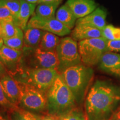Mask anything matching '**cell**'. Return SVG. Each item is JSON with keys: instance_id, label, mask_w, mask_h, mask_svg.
<instances>
[{"instance_id": "cell-1", "label": "cell", "mask_w": 120, "mask_h": 120, "mask_svg": "<svg viewBox=\"0 0 120 120\" xmlns=\"http://www.w3.org/2000/svg\"><path fill=\"white\" fill-rule=\"evenodd\" d=\"M120 100L119 90L105 81H97L86 100V114L89 120H107Z\"/></svg>"}, {"instance_id": "cell-2", "label": "cell", "mask_w": 120, "mask_h": 120, "mask_svg": "<svg viewBox=\"0 0 120 120\" xmlns=\"http://www.w3.org/2000/svg\"><path fill=\"white\" fill-rule=\"evenodd\" d=\"M46 96L47 110L50 115L59 117L74 109V96L60 73L48 90Z\"/></svg>"}, {"instance_id": "cell-3", "label": "cell", "mask_w": 120, "mask_h": 120, "mask_svg": "<svg viewBox=\"0 0 120 120\" xmlns=\"http://www.w3.org/2000/svg\"><path fill=\"white\" fill-rule=\"evenodd\" d=\"M92 69L81 64L68 67L61 72V76L74 96L76 101L82 100L92 79Z\"/></svg>"}, {"instance_id": "cell-4", "label": "cell", "mask_w": 120, "mask_h": 120, "mask_svg": "<svg viewBox=\"0 0 120 120\" xmlns=\"http://www.w3.org/2000/svg\"><path fill=\"white\" fill-rule=\"evenodd\" d=\"M107 42L102 37L79 41L78 47L81 62L88 67L98 64L103 54L108 52Z\"/></svg>"}, {"instance_id": "cell-5", "label": "cell", "mask_w": 120, "mask_h": 120, "mask_svg": "<svg viewBox=\"0 0 120 120\" xmlns=\"http://www.w3.org/2000/svg\"><path fill=\"white\" fill-rule=\"evenodd\" d=\"M17 81L19 91V105L22 109L40 111L47 107V96L45 92L26 82Z\"/></svg>"}, {"instance_id": "cell-6", "label": "cell", "mask_w": 120, "mask_h": 120, "mask_svg": "<svg viewBox=\"0 0 120 120\" xmlns=\"http://www.w3.org/2000/svg\"><path fill=\"white\" fill-rule=\"evenodd\" d=\"M22 50V57H24L28 69H58L59 61L56 51H45L38 47H23Z\"/></svg>"}, {"instance_id": "cell-7", "label": "cell", "mask_w": 120, "mask_h": 120, "mask_svg": "<svg viewBox=\"0 0 120 120\" xmlns=\"http://www.w3.org/2000/svg\"><path fill=\"white\" fill-rule=\"evenodd\" d=\"M56 51L59 61L58 72H62L68 67L81 63L78 43L71 37L61 39Z\"/></svg>"}, {"instance_id": "cell-8", "label": "cell", "mask_w": 120, "mask_h": 120, "mask_svg": "<svg viewBox=\"0 0 120 120\" xmlns=\"http://www.w3.org/2000/svg\"><path fill=\"white\" fill-rule=\"evenodd\" d=\"M59 73L56 69L27 68L25 72L26 81L24 82L45 92L51 87Z\"/></svg>"}, {"instance_id": "cell-9", "label": "cell", "mask_w": 120, "mask_h": 120, "mask_svg": "<svg viewBox=\"0 0 120 120\" xmlns=\"http://www.w3.org/2000/svg\"><path fill=\"white\" fill-rule=\"evenodd\" d=\"M27 27L38 28L58 36H64L71 33V30L64 26L56 17L44 19L38 17L35 14L31 16Z\"/></svg>"}, {"instance_id": "cell-10", "label": "cell", "mask_w": 120, "mask_h": 120, "mask_svg": "<svg viewBox=\"0 0 120 120\" xmlns=\"http://www.w3.org/2000/svg\"><path fill=\"white\" fill-rule=\"evenodd\" d=\"M22 53V50H16L4 45L0 49V60L6 69L10 70V72L12 71L15 72V70H18Z\"/></svg>"}, {"instance_id": "cell-11", "label": "cell", "mask_w": 120, "mask_h": 120, "mask_svg": "<svg viewBox=\"0 0 120 120\" xmlns=\"http://www.w3.org/2000/svg\"><path fill=\"white\" fill-rule=\"evenodd\" d=\"M99 64V67L101 70L120 78V53L105 52Z\"/></svg>"}, {"instance_id": "cell-12", "label": "cell", "mask_w": 120, "mask_h": 120, "mask_svg": "<svg viewBox=\"0 0 120 120\" xmlns=\"http://www.w3.org/2000/svg\"><path fill=\"white\" fill-rule=\"evenodd\" d=\"M0 83L8 100L17 106L19 100V91L17 81L7 73L0 78Z\"/></svg>"}, {"instance_id": "cell-13", "label": "cell", "mask_w": 120, "mask_h": 120, "mask_svg": "<svg viewBox=\"0 0 120 120\" xmlns=\"http://www.w3.org/2000/svg\"><path fill=\"white\" fill-rule=\"evenodd\" d=\"M66 4L78 19L87 16L97 7L94 0H67Z\"/></svg>"}, {"instance_id": "cell-14", "label": "cell", "mask_w": 120, "mask_h": 120, "mask_svg": "<svg viewBox=\"0 0 120 120\" xmlns=\"http://www.w3.org/2000/svg\"><path fill=\"white\" fill-rule=\"evenodd\" d=\"M106 12L101 8H97L87 16L77 19L76 25L83 24L102 30L106 25Z\"/></svg>"}, {"instance_id": "cell-15", "label": "cell", "mask_w": 120, "mask_h": 120, "mask_svg": "<svg viewBox=\"0 0 120 120\" xmlns=\"http://www.w3.org/2000/svg\"><path fill=\"white\" fill-rule=\"evenodd\" d=\"M102 37L101 30L94 27L78 24L71 32V37L76 41Z\"/></svg>"}, {"instance_id": "cell-16", "label": "cell", "mask_w": 120, "mask_h": 120, "mask_svg": "<svg viewBox=\"0 0 120 120\" xmlns=\"http://www.w3.org/2000/svg\"><path fill=\"white\" fill-rule=\"evenodd\" d=\"M37 4H32L25 0H21L20 10L17 17L15 19V23L18 27L24 31L27 26V24L31 16L34 14V11Z\"/></svg>"}, {"instance_id": "cell-17", "label": "cell", "mask_w": 120, "mask_h": 120, "mask_svg": "<svg viewBox=\"0 0 120 120\" xmlns=\"http://www.w3.org/2000/svg\"><path fill=\"white\" fill-rule=\"evenodd\" d=\"M44 32L38 28L27 27L23 31L24 47H38Z\"/></svg>"}, {"instance_id": "cell-18", "label": "cell", "mask_w": 120, "mask_h": 120, "mask_svg": "<svg viewBox=\"0 0 120 120\" xmlns=\"http://www.w3.org/2000/svg\"><path fill=\"white\" fill-rule=\"evenodd\" d=\"M55 17L70 30L72 29L76 23L77 18L66 4L62 6L57 11Z\"/></svg>"}, {"instance_id": "cell-19", "label": "cell", "mask_w": 120, "mask_h": 120, "mask_svg": "<svg viewBox=\"0 0 120 120\" xmlns=\"http://www.w3.org/2000/svg\"><path fill=\"white\" fill-rule=\"evenodd\" d=\"M60 41L58 36L45 31L38 47L45 51L55 52Z\"/></svg>"}, {"instance_id": "cell-20", "label": "cell", "mask_w": 120, "mask_h": 120, "mask_svg": "<svg viewBox=\"0 0 120 120\" xmlns=\"http://www.w3.org/2000/svg\"><path fill=\"white\" fill-rule=\"evenodd\" d=\"M60 4L58 3H40L36 8L34 14L44 19L55 18L56 9Z\"/></svg>"}, {"instance_id": "cell-21", "label": "cell", "mask_w": 120, "mask_h": 120, "mask_svg": "<svg viewBox=\"0 0 120 120\" xmlns=\"http://www.w3.org/2000/svg\"><path fill=\"white\" fill-rule=\"evenodd\" d=\"M0 30L4 39L11 38L23 31L14 21L0 20Z\"/></svg>"}, {"instance_id": "cell-22", "label": "cell", "mask_w": 120, "mask_h": 120, "mask_svg": "<svg viewBox=\"0 0 120 120\" xmlns=\"http://www.w3.org/2000/svg\"><path fill=\"white\" fill-rule=\"evenodd\" d=\"M11 120H41V117L22 108L15 107L11 109Z\"/></svg>"}, {"instance_id": "cell-23", "label": "cell", "mask_w": 120, "mask_h": 120, "mask_svg": "<svg viewBox=\"0 0 120 120\" xmlns=\"http://www.w3.org/2000/svg\"><path fill=\"white\" fill-rule=\"evenodd\" d=\"M4 45L16 50H22L24 47L23 31L11 38L4 39Z\"/></svg>"}, {"instance_id": "cell-24", "label": "cell", "mask_w": 120, "mask_h": 120, "mask_svg": "<svg viewBox=\"0 0 120 120\" xmlns=\"http://www.w3.org/2000/svg\"><path fill=\"white\" fill-rule=\"evenodd\" d=\"M102 37L108 40H120V28L112 25H106L101 30Z\"/></svg>"}, {"instance_id": "cell-25", "label": "cell", "mask_w": 120, "mask_h": 120, "mask_svg": "<svg viewBox=\"0 0 120 120\" xmlns=\"http://www.w3.org/2000/svg\"><path fill=\"white\" fill-rule=\"evenodd\" d=\"M86 113L77 109H73L63 116L58 117L57 120H85Z\"/></svg>"}, {"instance_id": "cell-26", "label": "cell", "mask_w": 120, "mask_h": 120, "mask_svg": "<svg viewBox=\"0 0 120 120\" xmlns=\"http://www.w3.org/2000/svg\"><path fill=\"white\" fill-rule=\"evenodd\" d=\"M0 4L7 7L16 19L20 10L21 0H0Z\"/></svg>"}, {"instance_id": "cell-27", "label": "cell", "mask_w": 120, "mask_h": 120, "mask_svg": "<svg viewBox=\"0 0 120 120\" xmlns=\"http://www.w3.org/2000/svg\"><path fill=\"white\" fill-rule=\"evenodd\" d=\"M0 105L2 107L7 109H10V110H11L15 107H17V106L12 104L11 102L9 101L7 97L6 96L4 90H3L2 86L1 85V83H0Z\"/></svg>"}, {"instance_id": "cell-28", "label": "cell", "mask_w": 120, "mask_h": 120, "mask_svg": "<svg viewBox=\"0 0 120 120\" xmlns=\"http://www.w3.org/2000/svg\"><path fill=\"white\" fill-rule=\"evenodd\" d=\"M0 20L15 21V17L9 9L0 4Z\"/></svg>"}, {"instance_id": "cell-29", "label": "cell", "mask_w": 120, "mask_h": 120, "mask_svg": "<svg viewBox=\"0 0 120 120\" xmlns=\"http://www.w3.org/2000/svg\"><path fill=\"white\" fill-rule=\"evenodd\" d=\"M107 48L109 52H120V40H107Z\"/></svg>"}, {"instance_id": "cell-30", "label": "cell", "mask_w": 120, "mask_h": 120, "mask_svg": "<svg viewBox=\"0 0 120 120\" xmlns=\"http://www.w3.org/2000/svg\"><path fill=\"white\" fill-rule=\"evenodd\" d=\"M107 120H120V107L112 113Z\"/></svg>"}, {"instance_id": "cell-31", "label": "cell", "mask_w": 120, "mask_h": 120, "mask_svg": "<svg viewBox=\"0 0 120 120\" xmlns=\"http://www.w3.org/2000/svg\"><path fill=\"white\" fill-rule=\"evenodd\" d=\"M6 73H7V69L2 62V61L0 60V78L4 75H5Z\"/></svg>"}, {"instance_id": "cell-32", "label": "cell", "mask_w": 120, "mask_h": 120, "mask_svg": "<svg viewBox=\"0 0 120 120\" xmlns=\"http://www.w3.org/2000/svg\"><path fill=\"white\" fill-rule=\"evenodd\" d=\"M62 0H41V3H58L60 4Z\"/></svg>"}, {"instance_id": "cell-33", "label": "cell", "mask_w": 120, "mask_h": 120, "mask_svg": "<svg viewBox=\"0 0 120 120\" xmlns=\"http://www.w3.org/2000/svg\"><path fill=\"white\" fill-rule=\"evenodd\" d=\"M57 119L58 117H57L49 115V116H47L43 118H42L41 120H57Z\"/></svg>"}, {"instance_id": "cell-34", "label": "cell", "mask_w": 120, "mask_h": 120, "mask_svg": "<svg viewBox=\"0 0 120 120\" xmlns=\"http://www.w3.org/2000/svg\"><path fill=\"white\" fill-rule=\"evenodd\" d=\"M25 1L32 4H37L41 3V0H25Z\"/></svg>"}, {"instance_id": "cell-35", "label": "cell", "mask_w": 120, "mask_h": 120, "mask_svg": "<svg viewBox=\"0 0 120 120\" xmlns=\"http://www.w3.org/2000/svg\"><path fill=\"white\" fill-rule=\"evenodd\" d=\"M4 45V38H3L2 34H1V30H0V49L2 47V46Z\"/></svg>"}, {"instance_id": "cell-36", "label": "cell", "mask_w": 120, "mask_h": 120, "mask_svg": "<svg viewBox=\"0 0 120 120\" xmlns=\"http://www.w3.org/2000/svg\"><path fill=\"white\" fill-rule=\"evenodd\" d=\"M0 120H8V118L6 117L5 115L1 112H0Z\"/></svg>"}, {"instance_id": "cell-37", "label": "cell", "mask_w": 120, "mask_h": 120, "mask_svg": "<svg viewBox=\"0 0 120 120\" xmlns=\"http://www.w3.org/2000/svg\"><path fill=\"white\" fill-rule=\"evenodd\" d=\"M85 120H88V118L87 116V115H86V117H85Z\"/></svg>"}]
</instances>
